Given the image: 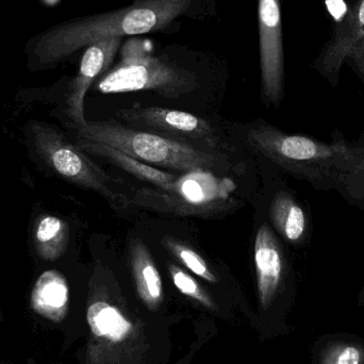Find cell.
Here are the masks:
<instances>
[{
    "label": "cell",
    "instance_id": "cell-19",
    "mask_svg": "<svg viewBox=\"0 0 364 364\" xmlns=\"http://www.w3.org/2000/svg\"><path fill=\"white\" fill-rule=\"evenodd\" d=\"M162 244L171 254L174 255L182 264L188 267L195 275L207 280V282H216V276L212 273L205 259L196 250L178 240L173 239V237H164L162 240Z\"/></svg>",
    "mask_w": 364,
    "mask_h": 364
},
{
    "label": "cell",
    "instance_id": "cell-12",
    "mask_svg": "<svg viewBox=\"0 0 364 364\" xmlns=\"http://www.w3.org/2000/svg\"><path fill=\"white\" fill-rule=\"evenodd\" d=\"M269 215L276 232L284 242L295 247H304L309 243V214L292 193L278 191L269 203Z\"/></svg>",
    "mask_w": 364,
    "mask_h": 364
},
{
    "label": "cell",
    "instance_id": "cell-21",
    "mask_svg": "<svg viewBox=\"0 0 364 364\" xmlns=\"http://www.w3.org/2000/svg\"><path fill=\"white\" fill-rule=\"evenodd\" d=\"M344 63L348 64L364 83V38L359 40L348 51Z\"/></svg>",
    "mask_w": 364,
    "mask_h": 364
},
{
    "label": "cell",
    "instance_id": "cell-1",
    "mask_svg": "<svg viewBox=\"0 0 364 364\" xmlns=\"http://www.w3.org/2000/svg\"><path fill=\"white\" fill-rule=\"evenodd\" d=\"M331 143L290 134L267 124L247 132L250 146L272 164L316 191H336L364 211V140L348 142L342 134Z\"/></svg>",
    "mask_w": 364,
    "mask_h": 364
},
{
    "label": "cell",
    "instance_id": "cell-2",
    "mask_svg": "<svg viewBox=\"0 0 364 364\" xmlns=\"http://www.w3.org/2000/svg\"><path fill=\"white\" fill-rule=\"evenodd\" d=\"M193 1L136 0L117 10L70 19L36 38L32 47V58L38 65L49 66L105 38L164 31L188 14Z\"/></svg>",
    "mask_w": 364,
    "mask_h": 364
},
{
    "label": "cell",
    "instance_id": "cell-9",
    "mask_svg": "<svg viewBox=\"0 0 364 364\" xmlns=\"http://www.w3.org/2000/svg\"><path fill=\"white\" fill-rule=\"evenodd\" d=\"M122 36L105 38L85 47L81 58L78 74L70 85L68 93V111L77 128L85 125V97L91 85L110 70L113 61L123 45Z\"/></svg>",
    "mask_w": 364,
    "mask_h": 364
},
{
    "label": "cell",
    "instance_id": "cell-15",
    "mask_svg": "<svg viewBox=\"0 0 364 364\" xmlns=\"http://www.w3.org/2000/svg\"><path fill=\"white\" fill-rule=\"evenodd\" d=\"M314 364H364V338L350 333L321 336L312 348Z\"/></svg>",
    "mask_w": 364,
    "mask_h": 364
},
{
    "label": "cell",
    "instance_id": "cell-10",
    "mask_svg": "<svg viewBox=\"0 0 364 364\" xmlns=\"http://www.w3.org/2000/svg\"><path fill=\"white\" fill-rule=\"evenodd\" d=\"M364 38V0H356L348 6L346 14L338 19L331 38L323 47L314 68L328 81L331 87H337L340 72L346 55L359 40Z\"/></svg>",
    "mask_w": 364,
    "mask_h": 364
},
{
    "label": "cell",
    "instance_id": "cell-16",
    "mask_svg": "<svg viewBox=\"0 0 364 364\" xmlns=\"http://www.w3.org/2000/svg\"><path fill=\"white\" fill-rule=\"evenodd\" d=\"M130 255L139 294L149 305H157L162 299L164 287L161 276L151 258L149 248L142 240H134L132 244Z\"/></svg>",
    "mask_w": 364,
    "mask_h": 364
},
{
    "label": "cell",
    "instance_id": "cell-17",
    "mask_svg": "<svg viewBox=\"0 0 364 364\" xmlns=\"http://www.w3.org/2000/svg\"><path fill=\"white\" fill-rule=\"evenodd\" d=\"M34 239L36 252L43 260H58L68 248L70 227L57 216H44L36 225Z\"/></svg>",
    "mask_w": 364,
    "mask_h": 364
},
{
    "label": "cell",
    "instance_id": "cell-3",
    "mask_svg": "<svg viewBox=\"0 0 364 364\" xmlns=\"http://www.w3.org/2000/svg\"><path fill=\"white\" fill-rule=\"evenodd\" d=\"M77 140L114 147L158 168L186 173L197 168L215 171L224 168L222 158L215 153L155 132L127 128L113 121L87 122L77 128Z\"/></svg>",
    "mask_w": 364,
    "mask_h": 364
},
{
    "label": "cell",
    "instance_id": "cell-7",
    "mask_svg": "<svg viewBox=\"0 0 364 364\" xmlns=\"http://www.w3.org/2000/svg\"><path fill=\"white\" fill-rule=\"evenodd\" d=\"M258 32L263 97L277 107L284 97V85L282 0H258Z\"/></svg>",
    "mask_w": 364,
    "mask_h": 364
},
{
    "label": "cell",
    "instance_id": "cell-14",
    "mask_svg": "<svg viewBox=\"0 0 364 364\" xmlns=\"http://www.w3.org/2000/svg\"><path fill=\"white\" fill-rule=\"evenodd\" d=\"M31 307L36 314L53 322L65 318L68 307V287L57 271H47L36 280L31 294Z\"/></svg>",
    "mask_w": 364,
    "mask_h": 364
},
{
    "label": "cell",
    "instance_id": "cell-8",
    "mask_svg": "<svg viewBox=\"0 0 364 364\" xmlns=\"http://www.w3.org/2000/svg\"><path fill=\"white\" fill-rule=\"evenodd\" d=\"M117 115L134 127L145 128L175 140L201 142L212 149L220 145L209 122L192 113L160 107L134 106L117 111Z\"/></svg>",
    "mask_w": 364,
    "mask_h": 364
},
{
    "label": "cell",
    "instance_id": "cell-11",
    "mask_svg": "<svg viewBox=\"0 0 364 364\" xmlns=\"http://www.w3.org/2000/svg\"><path fill=\"white\" fill-rule=\"evenodd\" d=\"M254 255L259 297L267 308L279 294L289 272L284 246L267 224L261 225L257 231Z\"/></svg>",
    "mask_w": 364,
    "mask_h": 364
},
{
    "label": "cell",
    "instance_id": "cell-18",
    "mask_svg": "<svg viewBox=\"0 0 364 364\" xmlns=\"http://www.w3.org/2000/svg\"><path fill=\"white\" fill-rule=\"evenodd\" d=\"M87 323L95 337L121 342L129 335L132 325L110 304L96 301L87 309Z\"/></svg>",
    "mask_w": 364,
    "mask_h": 364
},
{
    "label": "cell",
    "instance_id": "cell-4",
    "mask_svg": "<svg viewBox=\"0 0 364 364\" xmlns=\"http://www.w3.org/2000/svg\"><path fill=\"white\" fill-rule=\"evenodd\" d=\"M198 87L196 76L183 66L154 55L147 41L128 38L119 60L96 83L102 94L153 91L166 98H179Z\"/></svg>",
    "mask_w": 364,
    "mask_h": 364
},
{
    "label": "cell",
    "instance_id": "cell-22",
    "mask_svg": "<svg viewBox=\"0 0 364 364\" xmlns=\"http://www.w3.org/2000/svg\"><path fill=\"white\" fill-rule=\"evenodd\" d=\"M357 305L359 307L364 306V284L363 288H361L360 292H359L358 297H357Z\"/></svg>",
    "mask_w": 364,
    "mask_h": 364
},
{
    "label": "cell",
    "instance_id": "cell-6",
    "mask_svg": "<svg viewBox=\"0 0 364 364\" xmlns=\"http://www.w3.org/2000/svg\"><path fill=\"white\" fill-rule=\"evenodd\" d=\"M31 134L36 153L53 172L72 183L100 193L109 200L117 198V193L111 188L110 177L60 130L33 122Z\"/></svg>",
    "mask_w": 364,
    "mask_h": 364
},
{
    "label": "cell",
    "instance_id": "cell-20",
    "mask_svg": "<svg viewBox=\"0 0 364 364\" xmlns=\"http://www.w3.org/2000/svg\"><path fill=\"white\" fill-rule=\"evenodd\" d=\"M170 273L175 286L182 294L193 297L205 305H209V299L201 290L194 278L191 277L188 274L182 271L181 267H176V265H170Z\"/></svg>",
    "mask_w": 364,
    "mask_h": 364
},
{
    "label": "cell",
    "instance_id": "cell-13",
    "mask_svg": "<svg viewBox=\"0 0 364 364\" xmlns=\"http://www.w3.org/2000/svg\"><path fill=\"white\" fill-rule=\"evenodd\" d=\"M76 145L85 154L104 158L114 166L141 181L153 184L155 188L166 190L177 179V175L164 172L155 166L144 164L114 147L90 141L77 140Z\"/></svg>",
    "mask_w": 364,
    "mask_h": 364
},
{
    "label": "cell",
    "instance_id": "cell-5",
    "mask_svg": "<svg viewBox=\"0 0 364 364\" xmlns=\"http://www.w3.org/2000/svg\"><path fill=\"white\" fill-rule=\"evenodd\" d=\"M235 190V183L231 179L197 168L177 177L166 190L142 188L134 201L145 209L175 215H213L224 211Z\"/></svg>",
    "mask_w": 364,
    "mask_h": 364
},
{
    "label": "cell",
    "instance_id": "cell-24",
    "mask_svg": "<svg viewBox=\"0 0 364 364\" xmlns=\"http://www.w3.org/2000/svg\"><path fill=\"white\" fill-rule=\"evenodd\" d=\"M363 174H364V161H363Z\"/></svg>",
    "mask_w": 364,
    "mask_h": 364
},
{
    "label": "cell",
    "instance_id": "cell-23",
    "mask_svg": "<svg viewBox=\"0 0 364 364\" xmlns=\"http://www.w3.org/2000/svg\"><path fill=\"white\" fill-rule=\"evenodd\" d=\"M41 1H42V4H44L45 6L53 8V6H57L61 0H41Z\"/></svg>",
    "mask_w": 364,
    "mask_h": 364
}]
</instances>
